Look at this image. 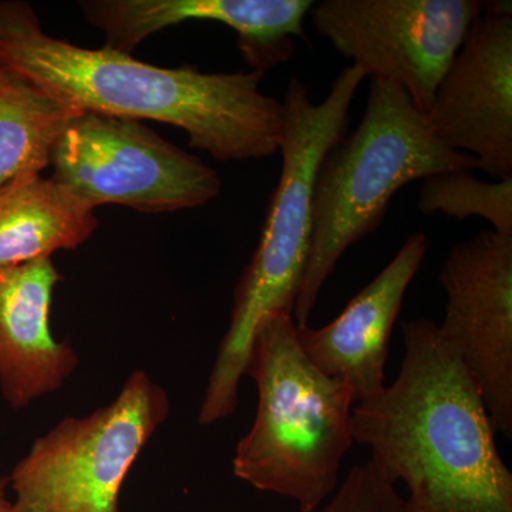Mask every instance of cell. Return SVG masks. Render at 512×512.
<instances>
[{
	"label": "cell",
	"mask_w": 512,
	"mask_h": 512,
	"mask_svg": "<svg viewBox=\"0 0 512 512\" xmlns=\"http://www.w3.org/2000/svg\"><path fill=\"white\" fill-rule=\"evenodd\" d=\"M312 0H86L84 19L106 47L131 53L148 37L187 22H215L237 33L239 52L255 72L288 62Z\"/></svg>",
	"instance_id": "11"
},
{
	"label": "cell",
	"mask_w": 512,
	"mask_h": 512,
	"mask_svg": "<svg viewBox=\"0 0 512 512\" xmlns=\"http://www.w3.org/2000/svg\"><path fill=\"white\" fill-rule=\"evenodd\" d=\"M97 225L96 208L55 178L23 175L0 188V266L73 251Z\"/></svg>",
	"instance_id": "14"
},
{
	"label": "cell",
	"mask_w": 512,
	"mask_h": 512,
	"mask_svg": "<svg viewBox=\"0 0 512 512\" xmlns=\"http://www.w3.org/2000/svg\"><path fill=\"white\" fill-rule=\"evenodd\" d=\"M350 64L333 80L325 100L313 103L301 80L286 89L282 171L269 202L264 228L251 262L234 292L231 320L212 366L198 423L211 426L238 407L239 383L259 326L271 316H293L308 262L313 187L326 153L348 133L350 107L365 80Z\"/></svg>",
	"instance_id": "3"
},
{
	"label": "cell",
	"mask_w": 512,
	"mask_h": 512,
	"mask_svg": "<svg viewBox=\"0 0 512 512\" xmlns=\"http://www.w3.org/2000/svg\"><path fill=\"white\" fill-rule=\"evenodd\" d=\"M427 251L426 235H410L392 262L357 293L338 318L319 329L296 328L305 355L325 375L348 384L356 403L386 386L390 336Z\"/></svg>",
	"instance_id": "12"
},
{
	"label": "cell",
	"mask_w": 512,
	"mask_h": 512,
	"mask_svg": "<svg viewBox=\"0 0 512 512\" xmlns=\"http://www.w3.org/2000/svg\"><path fill=\"white\" fill-rule=\"evenodd\" d=\"M80 111L0 63V188L42 174L53 147Z\"/></svg>",
	"instance_id": "15"
},
{
	"label": "cell",
	"mask_w": 512,
	"mask_h": 512,
	"mask_svg": "<svg viewBox=\"0 0 512 512\" xmlns=\"http://www.w3.org/2000/svg\"><path fill=\"white\" fill-rule=\"evenodd\" d=\"M52 177L93 208L146 214L194 210L220 195V174L141 121L80 113L50 154Z\"/></svg>",
	"instance_id": "7"
},
{
	"label": "cell",
	"mask_w": 512,
	"mask_h": 512,
	"mask_svg": "<svg viewBox=\"0 0 512 512\" xmlns=\"http://www.w3.org/2000/svg\"><path fill=\"white\" fill-rule=\"evenodd\" d=\"M403 498L372 461L355 466L335 494L315 512H400Z\"/></svg>",
	"instance_id": "17"
},
{
	"label": "cell",
	"mask_w": 512,
	"mask_h": 512,
	"mask_svg": "<svg viewBox=\"0 0 512 512\" xmlns=\"http://www.w3.org/2000/svg\"><path fill=\"white\" fill-rule=\"evenodd\" d=\"M170 412L164 387L131 373L113 402L33 441L8 476L15 512H121L126 478Z\"/></svg>",
	"instance_id": "6"
},
{
	"label": "cell",
	"mask_w": 512,
	"mask_h": 512,
	"mask_svg": "<svg viewBox=\"0 0 512 512\" xmlns=\"http://www.w3.org/2000/svg\"><path fill=\"white\" fill-rule=\"evenodd\" d=\"M480 12L476 0H323L309 13L336 52L426 114Z\"/></svg>",
	"instance_id": "8"
},
{
	"label": "cell",
	"mask_w": 512,
	"mask_h": 512,
	"mask_svg": "<svg viewBox=\"0 0 512 512\" xmlns=\"http://www.w3.org/2000/svg\"><path fill=\"white\" fill-rule=\"evenodd\" d=\"M439 325L476 382L495 433L512 439V237L493 229L450 249Z\"/></svg>",
	"instance_id": "9"
},
{
	"label": "cell",
	"mask_w": 512,
	"mask_h": 512,
	"mask_svg": "<svg viewBox=\"0 0 512 512\" xmlns=\"http://www.w3.org/2000/svg\"><path fill=\"white\" fill-rule=\"evenodd\" d=\"M0 63L80 113L180 128L218 161L275 156L284 141V101L259 90L264 73H204L89 49L49 35L28 2H0Z\"/></svg>",
	"instance_id": "1"
},
{
	"label": "cell",
	"mask_w": 512,
	"mask_h": 512,
	"mask_svg": "<svg viewBox=\"0 0 512 512\" xmlns=\"http://www.w3.org/2000/svg\"><path fill=\"white\" fill-rule=\"evenodd\" d=\"M63 276L52 258L0 266V394L22 410L59 392L80 357L52 330L53 295Z\"/></svg>",
	"instance_id": "13"
},
{
	"label": "cell",
	"mask_w": 512,
	"mask_h": 512,
	"mask_svg": "<svg viewBox=\"0 0 512 512\" xmlns=\"http://www.w3.org/2000/svg\"><path fill=\"white\" fill-rule=\"evenodd\" d=\"M245 375L258 387V409L232 458L234 476L301 512L318 511L338 490L355 441L352 389L313 365L286 313L259 326Z\"/></svg>",
	"instance_id": "5"
},
{
	"label": "cell",
	"mask_w": 512,
	"mask_h": 512,
	"mask_svg": "<svg viewBox=\"0 0 512 512\" xmlns=\"http://www.w3.org/2000/svg\"><path fill=\"white\" fill-rule=\"evenodd\" d=\"M471 170H478L476 158L444 146L406 90L372 77L362 121L330 148L316 173L311 247L293 309L296 328L309 325L340 258L382 224L397 191L431 175Z\"/></svg>",
	"instance_id": "4"
},
{
	"label": "cell",
	"mask_w": 512,
	"mask_h": 512,
	"mask_svg": "<svg viewBox=\"0 0 512 512\" xmlns=\"http://www.w3.org/2000/svg\"><path fill=\"white\" fill-rule=\"evenodd\" d=\"M426 117L444 146L470 154L495 180L512 178L511 2L481 3Z\"/></svg>",
	"instance_id": "10"
},
{
	"label": "cell",
	"mask_w": 512,
	"mask_h": 512,
	"mask_svg": "<svg viewBox=\"0 0 512 512\" xmlns=\"http://www.w3.org/2000/svg\"><path fill=\"white\" fill-rule=\"evenodd\" d=\"M402 333L399 375L353 406V440L407 485L400 512H512V473L463 360L433 320H407Z\"/></svg>",
	"instance_id": "2"
},
{
	"label": "cell",
	"mask_w": 512,
	"mask_h": 512,
	"mask_svg": "<svg viewBox=\"0 0 512 512\" xmlns=\"http://www.w3.org/2000/svg\"><path fill=\"white\" fill-rule=\"evenodd\" d=\"M0 512H15L10 497L9 478L0 474Z\"/></svg>",
	"instance_id": "18"
},
{
	"label": "cell",
	"mask_w": 512,
	"mask_h": 512,
	"mask_svg": "<svg viewBox=\"0 0 512 512\" xmlns=\"http://www.w3.org/2000/svg\"><path fill=\"white\" fill-rule=\"evenodd\" d=\"M417 210L457 220L484 218L493 225V231L512 237V178L488 183L470 171L431 175L421 185Z\"/></svg>",
	"instance_id": "16"
}]
</instances>
